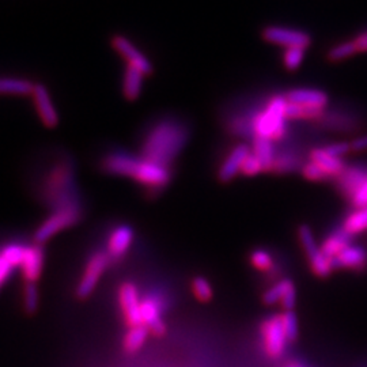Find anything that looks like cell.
Here are the masks:
<instances>
[{
	"label": "cell",
	"mask_w": 367,
	"mask_h": 367,
	"mask_svg": "<svg viewBox=\"0 0 367 367\" xmlns=\"http://www.w3.org/2000/svg\"><path fill=\"white\" fill-rule=\"evenodd\" d=\"M252 147L246 143H238L236 147L229 153L222 162L218 170V179L222 183H229L236 177L238 173L242 172V165L246 157L250 154Z\"/></svg>",
	"instance_id": "2e32d148"
},
{
	"label": "cell",
	"mask_w": 367,
	"mask_h": 367,
	"mask_svg": "<svg viewBox=\"0 0 367 367\" xmlns=\"http://www.w3.org/2000/svg\"><path fill=\"white\" fill-rule=\"evenodd\" d=\"M304 48H287L283 54V64L290 71H295L304 61L305 57Z\"/></svg>",
	"instance_id": "4dcf8cb0"
},
{
	"label": "cell",
	"mask_w": 367,
	"mask_h": 367,
	"mask_svg": "<svg viewBox=\"0 0 367 367\" xmlns=\"http://www.w3.org/2000/svg\"><path fill=\"white\" fill-rule=\"evenodd\" d=\"M262 338L267 354L272 358H280L286 350L287 336L282 325L280 315H275L262 322Z\"/></svg>",
	"instance_id": "5bb4252c"
},
{
	"label": "cell",
	"mask_w": 367,
	"mask_h": 367,
	"mask_svg": "<svg viewBox=\"0 0 367 367\" xmlns=\"http://www.w3.org/2000/svg\"><path fill=\"white\" fill-rule=\"evenodd\" d=\"M343 229L350 236L358 234V233H362V232L367 230V206L366 207H359L358 210L350 214L344 222Z\"/></svg>",
	"instance_id": "4316f807"
},
{
	"label": "cell",
	"mask_w": 367,
	"mask_h": 367,
	"mask_svg": "<svg viewBox=\"0 0 367 367\" xmlns=\"http://www.w3.org/2000/svg\"><path fill=\"white\" fill-rule=\"evenodd\" d=\"M334 267H343L348 269H357L361 271L366 267L367 253L365 249L359 246L350 245L347 249H344L340 255L332 260Z\"/></svg>",
	"instance_id": "44dd1931"
},
{
	"label": "cell",
	"mask_w": 367,
	"mask_h": 367,
	"mask_svg": "<svg viewBox=\"0 0 367 367\" xmlns=\"http://www.w3.org/2000/svg\"><path fill=\"white\" fill-rule=\"evenodd\" d=\"M262 299L267 305H275L279 302L286 309V312H291L297 301L295 287L290 280H280L271 289L267 290Z\"/></svg>",
	"instance_id": "e0dca14e"
},
{
	"label": "cell",
	"mask_w": 367,
	"mask_h": 367,
	"mask_svg": "<svg viewBox=\"0 0 367 367\" xmlns=\"http://www.w3.org/2000/svg\"><path fill=\"white\" fill-rule=\"evenodd\" d=\"M298 236H299L301 245H302V248H304V250L309 259L312 271L315 272L317 276H321V278L328 276L332 272V269L335 268L334 262L328 256H325L321 246L317 245L312 230L308 226H301Z\"/></svg>",
	"instance_id": "30bf717a"
},
{
	"label": "cell",
	"mask_w": 367,
	"mask_h": 367,
	"mask_svg": "<svg viewBox=\"0 0 367 367\" xmlns=\"http://www.w3.org/2000/svg\"><path fill=\"white\" fill-rule=\"evenodd\" d=\"M285 96L289 103L321 109H325L329 101L328 94L318 89H291Z\"/></svg>",
	"instance_id": "ac0fdd59"
},
{
	"label": "cell",
	"mask_w": 367,
	"mask_h": 367,
	"mask_svg": "<svg viewBox=\"0 0 367 367\" xmlns=\"http://www.w3.org/2000/svg\"><path fill=\"white\" fill-rule=\"evenodd\" d=\"M166 312V298L160 292H149L142 297V320L143 325L153 336H163L166 324L163 315Z\"/></svg>",
	"instance_id": "ba28073f"
},
{
	"label": "cell",
	"mask_w": 367,
	"mask_h": 367,
	"mask_svg": "<svg viewBox=\"0 0 367 367\" xmlns=\"http://www.w3.org/2000/svg\"><path fill=\"white\" fill-rule=\"evenodd\" d=\"M250 262L255 268L260 269V271H268L269 268H272L274 262H272V256L264 250V249H257L252 253L250 256Z\"/></svg>",
	"instance_id": "836d02e7"
},
{
	"label": "cell",
	"mask_w": 367,
	"mask_h": 367,
	"mask_svg": "<svg viewBox=\"0 0 367 367\" xmlns=\"http://www.w3.org/2000/svg\"><path fill=\"white\" fill-rule=\"evenodd\" d=\"M262 172H264V169H262L260 159L250 151V154L246 157L244 165H242V172L241 173H244L245 176H256V174H259Z\"/></svg>",
	"instance_id": "e575fe53"
},
{
	"label": "cell",
	"mask_w": 367,
	"mask_h": 367,
	"mask_svg": "<svg viewBox=\"0 0 367 367\" xmlns=\"http://www.w3.org/2000/svg\"><path fill=\"white\" fill-rule=\"evenodd\" d=\"M45 267V250L44 245L37 242L27 244V253L20 267L24 283H36L41 278Z\"/></svg>",
	"instance_id": "9a60e30c"
},
{
	"label": "cell",
	"mask_w": 367,
	"mask_h": 367,
	"mask_svg": "<svg viewBox=\"0 0 367 367\" xmlns=\"http://www.w3.org/2000/svg\"><path fill=\"white\" fill-rule=\"evenodd\" d=\"M22 308L27 315H34L40 305V292L36 283H24L21 292Z\"/></svg>",
	"instance_id": "83f0119b"
},
{
	"label": "cell",
	"mask_w": 367,
	"mask_h": 367,
	"mask_svg": "<svg viewBox=\"0 0 367 367\" xmlns=\"http://www.w3.org/2000/svg\"><path fill=\"white\" fill-rule=\"evenodd\" d=\"M302 173H304L305 179L312 180V181H324V180L331 179V176L313 160H310L302 166Z\"/></svg>",
	"instance_id": "1f68e13d"
},
{
	"label": "cell",
	"mask_w": 367,
	"mask_h": 367,
	"mask_svg": "<svg viewBox=\"0 0 367 367\" xmlns=\"http://www.w3.org/2000/svg\"><path fill=\"white\" fill-rule=\"evenodd\" d=\"M355 47L358 50V52H367V30L359 33L355 38H354Z\"/></svg>",
	"instance_id": "ab89813d"
},
{
	"label": "cell",
	"mask_w": 367,
	"mask_h": 367,
	"mask_svg": "<svg viewBox=\"0 0 367 367\" xmlns=\"http://www.w3.org/2000/svg\"><path fill=\"white\" fill-rule=\"evenodd\" d=\"M286 96H275L253 119L255 137L280 140L286 135Z\"/></svg>",
	"instance_id": "277c9868"
},
{
	"label": "cell",
	"mask_w": 367,
	"mask_h": 367,
	"mask_svg": "<svg viewBox=\"0 0 367 367\" xmlns=\"http://www.w3.org/2000/svg\"><path fill=\"white\" fill-rule=\"evenodd\" d=\"M280 318H282V325H283V329L286 332L287 340H295L297 336H298V321H297V317L292 312H285L283 315H280Z\"/></svg>",
	"instance_id": "d6a6232c"
},
{
	"label": "cell",
	"mask_w": 367,
	"mask_h": 367,
	"mask_svg": "<svg viewBox=\"0 0 367 367\" xmlns=\"http://www.w3.org/2000/svg\"><path fill=\"white\" fill-rule=\"evenodd\" d=\"M133 241L135 232L127 223H119L109 230L104 249L112 264L121 262L131 252Z\"/></svg>",
	"instance_id": "8fae6325"
},
{
	"label": "cell",
	"mask_w": 367,
	"mask_h": 367,
	"mask_svg": "<svg viewBox=\"0 0 367 367\" xmlns=\"http://www.w3.org/2000/svg\"><path fill=\"white\" fill-rule=\"evenodd\" d=\"M192 291L195 297L202 302H209L212 298V287L206 278L197 276L192 282Z\"/></svg>",
	"instance_id": "f546056e"
},
{
	"label": "cell",
	"mask_w": 367,
	"mask_h": 367,
	"mask_svg": "<svg viewBox=\"0 0 367 367\" xmlns=\"http://www.w3.org/2000/svg\"><path fill=\"white\" fill-rule=\"evenodd\" d=\"M327 153H329L331 156L336 158H343L344 156H347L348 153H351V143L348 142H338V143H332L329 146L325 147Z\"/></svg>",
	"instance_id": "8d00e7d4"
},
{
	"label": "cell",
	"mask_w": 367,
	"mask_h": 367,
	"mask_svg": "<svg viewBox=\"0 0 367 367\" xmlns=\"http://www.w3.org/2000/svg\"><path fill=\"white\" fill-rule=\"evenodd\" d=\"M354 204L359 207H366L367 206V179L364 184L355 190V193L351 196Z\"/></svg>",
	"instance_id": "74e56055"
},
{
	"label": "cell",
	"mask_w": 367,
	"mask_h": 367,
	"mask_svg": "<svg viewBox=\"0 0 367 367\" xmlns=\"http://www.w3.org/2000/svg\"><path fill=\"white\" fill-rule=\"evenodd\" d=\"M190 126L176 114H162L147 123L137 139V154L165 166H173L190 139Z\"/></svg>",
	"instance_id": "3957f363"
},
{
	"label": "cell",
	"mask_w": 367,
	"mask_h": 367,
	"mask_svg": "<svg viewBox=\"0 0 367 367\" xmlns=\"http://www.w3.org/2000/svg\"><path fill=\"white\" fill-rule=\"evenodd\" d=\"M14 269L15 268L6 260V257L0 252V291L7 285V282L10 280Z\"/></svg>",
	"instance_id": "d590c367"
},
{
	"label": "cell",
	"mask_w": 367,
	"mask_h": 367,
	"mask_svg": "<svg viewBox=\"0 0 367 367\" xmlns=\"http://www.w3.org/2000/svg\"><path fill=\"white\" fill-rule=\"evenodd\" d=\"M30 97L33 100L34 110L41 124L50 130L56 128L59 126V113L54 107L48 87L43 83H36Z\"/></svg>",
	"instance_id": "4fadbf2b"
},
{
	"label": "cell",
	"mask_w": 367,
	"mask_h": 367,
	"mask_svg": "<svg viewBox=\"0 0 367 367\" xmlns=\"http://www.w3.org/2000/svg\"><path fill=\"white\" fill-rule=\"evenodd\" d=\"M351 150L355 153H362L367 150V135H361L358 137H355L351 142Z\"/></svg>",
	"instance_id": "f35d334b"
},
{
	"label": "cell",
	"mask_w": 367,
	"mask_h": 367,
	"mask_svg": "<svg viewBox=\"0 0 367 367\" xmlns=\"http://www.w3.org/2000/svg\"><path fill=\"white\" fill-rule=\"evenodd\" d=\"M110 265L112 262L105 249H96L94 252H91L82 269L80 279L75 287V297L78 299L89 298L98 286V282Z\"/></svg>",
	"instance_id": "8992f818"
},
{
	"label": "cell",
	"mask_w": 367,
	"mask_h": 367,
	"mask_svg": "<svg viewBox=\"0 0 367 367\" xmlns=\"http://www.w3.org/2000/svg\"><path fill=\"white\" fill-rule=\"evenodd\" d=\"M144 78L146 75L142 74L139 70L133 68L131 66L124 67L121 78V93L127 101L135 103L140 97L143 91Z\"/></svg>",
	"instance_id": "d6986e66"
},
{
	"label": "cell",
	"mask_w": 367,
	"mask_h": 367,
	"mask_svg": "<svg viewBox=\"0 0 367 367\" xmlns=\"http://www.w3.org/2000/svg\"><path fill=\"white\" fill-rule=\"evenodd\" d=\"M34 82L21 77H0V96L27 97L31 96Z\"/></svg>",
	"instance_id": "ffe728a7"
},
{
	"label": "cell",
	"mask_w": 367,
	"mask_h": 367,
	"mask_svg": "<svg viewBox=\"0 0 367 367\" xmlns=\"http://www.w3.org/2000/svg\"><path fill=\"white\" fill-rule=\"evenodd\" d=\"M350 237L351 236L348 233L344 232V229L328 237L321 245V249L325 253V256H328L331 260L336 259L344 249L350 246Z\"/></svg>",
	"instance_id": "d4e9b609"
},
{
	"label": "cell",
	"mask_w": 367,
	"mask_h": 367,
	"mask_svg": "<svg viewBox=\"0 0 367 367\" xmlns=\"http://www.w3.org/2000/svg\"><path fill=\"white\" fill-rule=\"evenodd\" d=\"M142 294L133 282H124L117 291V302L126 328L142 327Z\"/></svg>",
	"instance_id": "52a82bcc"
},
{
	"label": "cell",
	"mask_w": 367,
	"mask_h": 367,
	"mask_svg": "<svg viewBox=\"0 0 367 367\" xmlns=\"http://www.w3.org/2000/svg\"><path fill=\"white\" fill-rule=\"evenodd\" d=\"M312 160L322 167L331 177H340L344 172V162L340 158L334 157L325 149H315L310 153Z\"/></svg>",
	"instance_id": "603a6c76"
},
{
	"label": "cell",
	"mask_w": 367,
	"mask_h": 367,
	"mask_svg": "<svg viewBox=\"0 0 367 367\" xmlns=\"http://www.w3.org/2000/svg\"><path fill=\"white\" fill-rule=\"evenodd\" d=\"M97 166L106 176L131 180L149 197H157L173 179L170 166L151 162L121 147H110L103 151Z\"/></svg>",
	"instance_id": "7a4b0ae2"
},
{
	"label": "cell",
	"mask_w": 367,
	"mask_h": 367,
	"mask_svg": "<svg viewBox=\"0 0 367 367\" xmlns=\"http://www.w3.org/2000/svg\"><path fill=\"white\" fill-rule=\"evenodd\" d=\"M252 153L260 159L264 170H272L276 159V147L274 140L267 137H255L252 143Z\"/></svg>",
	"instance_id": "7402d4cb"
},
{
	"label": "cell",
	"mask_w": 367,
	"mask_h": 367,
	"mask_svg": "<svg viewBox=\"0 0 367 367\" xmlns=\"http://www.w3.org/2000/svg\"><path fill=\"white\" fill-rule=\"evenodd\" d=\"M84 203L50 211L47 218L36 227L33 241L37 244H47L59 233L77 226L84 216Z\"/></svg>",
	"instance_id": "5b68a950"
},
{
	"label": "cell",
	"mask_w": 367,
	"mask_h": 367,
	"mask_svg": "<svg viewBox=\"0 0 367 367\" xmlns=\"http://www.w3.org/2000/svg\"><path fill=\"white\" fill-rule=\"evenodd\" d=\"M262 38L271 44L287 48L306 50L312 44V36L306 31L282 27H267L262 29Z\"/></svg>",
	"instance_id": "7c38bea8"
},
{
	"label": "cell",
	"mask_w": 367,
	"mask_h": 367,
	"mask_svg": "<svg viewBox=\"0 0 367 367\" xmlns=\"http://www.w3.org/2000/svg\"><path fill=\"white\" fill-rule=\"evenodd\" d=\"M357 52H358V50L355 47V43H354V40H351V41H343L340 44H336L335 47H332L327 53V57L329 61L339 63V61L350 59Z\"/></svg>",
	"instance_id": "f1b7e54d"
},
{
	"label": "cell",
	"mask_w": 367,
	"mask_h": 367,
	"mask_svg": "<svg viewBox=\"0 0 367 367\" xmlns=\"http://www.w3.org/2000/svg\"><path fill=\"white\" fill-rule=\"evenodd\" d=\"M150 332L149 329L142 325V327H135V328H127L126 334L123 336V350L126 354L133 355L139 352L149 338Z\"/></svg>",
	"instance_id": "cb8c5ba5"
},
{
	"label": "cell",
	"mask_w": 367,
	"mask_h": 367,
	"mask_svg": "<svg viewBox=\"0 0 367 367\" xmlns=\"http://www.w3.org/2000/svg\"><path fill=\"white\" fill-rule=\"evenodd\" d=\"M286 117L290 119H304V120H318L322 117L325 109L321 107H313V106L299 105L289 103L286 104Z\"/></svg>",
	"instance_id": "484cf974"
},
{
	"label": "cell",
	"mask_w": 367,
	"mask_h": 367,
	"mask_svg": "<svg viewBox=\"0 0 367 367\" xmlns=\"http://www.w3.org/2000/svg\"><path fill=\"white\" fill-rule=\"evenodd\" d=\"M110 45L113 51L126 61V66H131L133 68L139 70L146 77L153 75L154 73L153 63L128 37L123 34H113L110 38Z\"/></svg>",
	"instance_id": "9c48e42d"
},
{
	"label": "cell",
	"mask_w": 367,
	"mask_h": 367,
	"mask_svg": "<svg viewBox=\"0 0 367 367\" xmlns=\"http://www.w3.org/2000/svg\"><path fill=\"white\" fill-rule=\"evenodd\" d=\"M33 188L36 199L50 211L83 204L75 159L64 150H56L41 160Z\"/></svg>",
	"instance_id": "6da1fadb"
},
{
	"label": "cell",
	"mask_w": 367,
	"mask_h": 367,
	"mask_svg": "<svg viewBox=\"0 0 367 367\" xmlns=\"http://www.w3.org/2000/svg\"><path fill=\"white\" fill-rule=\"evenodd\" d=\"M290 367H297V366H290Z\"/></svg>",
	"instance_id": "60d3db41"
}]
</instances>
